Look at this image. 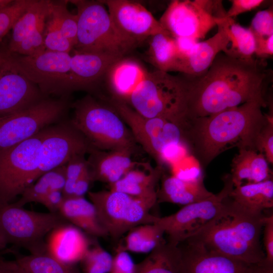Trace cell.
<instances>
[{
    "mask_svg": "<svg viewBox=\"0 0 273 273\" xmlns=\"http://www.w3.org/2000/svg\"><path fill=\"white\" fill-rule=\"evenodd\" d=\"M186 78L187 120L249 102L267 106V73L262 59L243 60L220 53L204 74L194 79Z\"/></svg>",
    "mask_w": 273,
    "mask_h": 273,
    "instance_id": "cell-1",
    "label": "cell"
},
{
    "mask_svg": "<svg viewBox=\"0 0 273 273\" xmlns=\"http://www.w3.org/2000/svg\"><path fill=\"white\" fill-rule=\"evenodd\" d=\"M266 107L259 102H249L209 116L188 119L183 129V144L204 167L233 147L257 151V138L268 120V114L261 110Z\"/></svg>",
    "mask_w": 273,
    "mask_h": 273,
    "instance_id": "cell-2",
    "label": "cell"
},
{
    "mask_svg": "<svg viewBox=\"0 0 273 273\" xmlns=\"http://www.w3.org/2000/svg\"><path fill=\"white\" fill-rule=\"evenodd\" d=\"M266 215L264 211H254L243 207L230 196L222 212L186 240L234 259L261 265L265 258L260 236Z\"/></svg>",
    "mask_w": 273,
    "mask_h": 273,
    "instance_id": "cell-3",
    "label": "cell"
},
{
    "mask_svg": "<svg viewBox=\"0 0 273 273\" xmlns=\"http://www.w3.org/2000/svg\"><path fill=\"white\" fill-rule=\"evenodd\" d=\"M71 123L86 138L91 146L104 151L138 148L131 131L114 108L90 95L71 103Z\"/></svg>",
    "mask_w": 273,
    "mask_h": 273,
    "instance_id": "cell-4",
    "label": "cell"
},
{
    "mask_svg": "<svg viewBox=\"0 0 273 273\" xmlns=\"http://www.w3.org/2000/svg\"><path fill=\"white\" fill-rule=\"evenodd\" d=\"M187 86L183 75L175 76L158 70L149 72L128 105L143 116L164 118L183 129L187 121Z\"/></svg>",
    "mask_w": 273,
    "mask_h": 273,
    "instance_id": "cell-5",
    "label": "cell"
},
{
    "mask_svg": "<svg viewBox=\"0 0 273 273\" xmlns=\"http://www.w3.org/2000/svg\"><path fill=\"white\" fill-rule=\"evenodd\" d=\"M77 8L76 43L72 51L125 56L134 47L115 27L101 1H68Z\"/></svg>",
    "mask_w": 273,
    "mask_h": 273,
    "instance_id": "cell-6",
    "label": "cell"
},
{
    "mask_svg": "<svg viewBox=\"0 0 273 273\" xmlns=\"http://www.w3.org/2000/svg\"><path fill=\"white\" fill-rule=\"evenodd\" d=\"M67 222L59 212L30 211L13 202L0 206V228L7 245L24 248L30 254L46 252L44 238Z\"/></svg>",
    "mask_w": 273,
    "mask_h": 273,
    "instance_id": "cell-7",
    "label": "cell"
},
{
    "mask_svg": "<svg viewBox=\"0 0 273 273\" xmlns=\"http://www.w3.org/2000/svg\"><path fill=\"white\" fill-rule=\"evenodd\" d=\"M223 187L208 198L184 205L176 212L164 217L153 215L151 223L167 236V242L177 245L191 238L216 218L226 205L234 187L231 175L222 178Z\"/></svg>",
    "mask_w": 273,
    "mask_h": 273,
    "instance_id": "cell-8",
    "label": "cell"
},
{
    "mask_svg": "<svg viewBox=\"0 0 273 273\" xmlns=\"http://www.w3.org/2000/svg\"><path fill=\"white\" fill-rule=\"evenodd\" d=\"M69 97H47L28 108L0 117V152L62 120L71 107Z\"/></svg>",
    "mask_w": 273,
    "mask_h": 273,
    "instance_id": "cell-9",
    "label": "cell"
},
{
    "mask_svg": "<svg viewBox=\"0 0 273 273\" xmlns=\"http://www.w3.org/2000/svg\"><path fill=\"white\" fill-rule=\"evenodd\" d=\"M87 194L101 225L115 241L136 226L151 223L153 206L141 199L110 190Z\"/></svg>",
    "mask_w": 273,
    "mask_h": 273,
    "instance_id": "cell-10",
    "label": "cell"
},
{
    "mask_svg": "<svg viewBox=\"0 0 273 273\" xmlns=\"http://www.w3.org/2000/svg\"><path fill=\"white\" fill-rule=\"evenodd\" d=\"M107 100L128 126L136 143L158 165L162 166L170 148L183 144V130L176 123L162 118L143 116L125 103L112 98Z\"/></svg>",
    "mask_w": 273,
    "mask_h": 273,
    "instance_id": "cell-11",
    "label": "cell"
},
{
    "mask_svg": "<svg viewBox=\"0 0 273 273\" xmlns=\"http://www.w3.org/2000/svg\"><path fill=\"white\" fill-rule=\"evenodd\" d=\"M47 127L31 138L0 152V206L12 203L36 181L39 150Z\"/></svg>",
    "mask_w": 273,
    "mask_h": 273,
    "instance_id": "cell-12",
    "label": "cell"
},
{
    "mask_svg": "<svg viewBox=\"0 0 273 273\" xmlns=\"http://www.w3.org/2000/svg\"><path fill=\"white\" fill-rule=\"evenodd\" d=\"M226 11L221 1L173 0L159 20L174 38H204Z\"/></svg>",
    "mask_w": 273,
    "mask_h": 273,
    "instance_id": "cell-13",
    "label": "cell"
},
{
    "mask_svg": "<svg viewBox=\"0 0 273 273\" xmlns=\"http://www.w3.org/2000/svg\"><path fill=\"white\" fill-rule=\"evenodd\" d=\"M92 148L70 120L47 127L40 148L36 179L47 172L65 165L73 156L88 154Z\"/></svg>",
    "mask_w": 273,
    "mask_h": 273,
    "instance_id": "cell-14",
    "label": "cell"
},
{
    "mask_svg": "<svg viewBox=\"0 0 273 273\" xmlns=\"http://www.w3.org/2000/svg\"><path fill=\"white\" fill-rule=\"evenodd\" d=\"M8 51L16 67L45 96L54 94L60 97L70 69V53L46 50L33 56H23Z\"/></svg>",
    "mask_w": 273,
    "mask_h": 273,
    "instance_id": "cell-15",
    "label": "cell"
},
{
    "mask_svg": "<svg viewBox=\"0 0 273 273\" xmlns=\"http://www.w3.org/2000/svg\"><path fill=\"white\" fill-rule=\"evenodd\" d=\"M47 97L14 64L7 46H0V117L28 108Z\"/></svg>",
    "mask_w": 273,
    "mask_h": 273,
    "instance_id": "cell-16",
    "label": "cell"
},
{
    "mask_svg": "<svg viewBox=\"0 0 273 273\" xmlns=\"http://www.w3.org/2000/svg\"><path fill=\"white\" fill-rule=\"evenodd\" d=\"M119 33L134 47L158 33L170 34L141 3L128 0L101 1Z\"/></svg>",
    "mask_w": 273,
    "mask_h": 273,
    "instance_id": "cell-17",
    "label": "cell"
},
{
    "mask_svg": "<svg viewBox=\"0 0 273 273\" xmlns=\"http://www.w3.org/2000/svg\"><path fill=\"white\" fill-rule=\"evenodd\" d=\"M178 246L181 254L180 273H259L263 264L247 263L209 251L188 240Z\"/></svg>",
    "mask_w": 273,
    "mask_h": 273,
    "instance_id": "cell-18",
    "label": "cell"
},
{
    "mask_svg": "<svg viewBox=\"0 0 273 273\" xmlns=\"http://www.w3.org/2000/svg\"><path fill=\"white\" fill-rule=\"evenodd\" d=\"M73 51L70 69L62 86L60 97L76 90L92 91L104 79L118 57L106 54Z\"/></svg>",
    "mask_w": 273,
    "mask_h": 273,
    "instance_id": "cell-19",
    "label": "cell"
},
{
    "mask_svg": "<svg viewBox=\"0 0 273 273\" xmlns=\"http://www.w3.org/2000/svg\"><path fill=\"white\" fill-rule=\"evenodd\" d=\"M82 231L67 222L52 230L46 240V252L59 261L71 265L80 262L90 247L93 239Z\"/></svg>",
    "mask_w": 273,
    "mask_h": 273,
    "instance_id": "cell-20",
    "label": "cell"
},
{
    "mask_svg": "<svg viewBox=\"0 0 273 273\" xmlns=\"http://www.w3.org/2000/svg\"><path fill=\"white\" fill-rule=\"evenodd\" d=\"M221 19L217 22V32L209 38L198 42L189 56L178 62L175 71L189 79L199 77L206 72L218 54L225 52L230 40Z\"/></svg>",
    "mask_w": 273,
    "mask_h": 273,
    "instance_id": "cell-21",
    "label": "cell"
},
{
    "mask_svg": "<svg viewBox=\"0 0 273 273\" xmlns=\"http://www.w3.org/2000/svg\"><path fill=\"white\" fill-rule=\"evenodd\" d=\"M133 153L128 150L104 151L92 148L86 159L92 181L111 185L121 179L138 164L132 161Z\"/></svg>",
    "mask_w": 273,
    "mask_h": 273,
    "instance_id": "cell-22",
    "label": "cell"
},
{
    "mask_svg": "<svg viewBox=\"0 0 273 273\" xmlns=\"http://www.w3.org/2000/svg\"><path fill=\"white\" fill-rule=\"evenodd\" d=\"M148 72L136 59L125 56L118 59L111 66L104 77L111 98L128 104L132 94Z\"/></svg>",
    "mask_w": 273,
    "mask_h": 273,
    "instance_id": "cell-23",
    "label": "cell"
},
{
    "mask_svg": "<svg viewBox=\"0 0 273 273\" xmlns=\"http://www.w3.org/2000/svg\"><path fill=\"white\" fill-rule=\"evenodd\" d=\"M136 166L121 179L109 185L110 190L125 193L154 206L157 202L156 188L163 175V168L157 165L152 168L148 165L143 170L135 168Z\"/></svg>",
    "mask_w": 273,
    "mask_h": 273,
    "instance_id": "cell-24",
    "label": "cell"
},
{
    "mask_svg": "<svg viewBox=\"0 0 273 273\" xmlns=\"http://www.w3.org/2000/svg\"><path fill=\"white\" fill-rule=\"evenodd\" d=\"M160 189L157 191V202L183 205L208 198L213 193L205 187L202 175L191 179H180L174 175H162Z\"/></svg>",
    "mask_w": 273,
    "mask_h": 273,
    "instance_id": "cell-25",
    "label": "cell"
},
{
    "mask_svg": "<svg viewBox=\"0 0 273 273\" xmlns=\"http://www.w3.org/2000/svg\"><path fill=\"white\" fill-rule=\"evenodd\" d=\"M230 174L234 187L272 179V172L264 155L250 148L239 149L232 160Z\"/></svg>",
    "mask_w": 273,
    "mask_h": 273,
    "instance_id": "cell-26",
    "label": "cell"
},
{
    "mask_svg": "<svg viewBox=\"0 0 273 273\" xmlns=\"http://www.w3.org/2000/svg\"><path fill=\"white\" fill-rule=\"evenodd\" d=\"M70 223L95 238L108 235L101 225L95 206L83 197L64 198L59 212Z\"/></svg>",
    "mask_w": 273,
    "mask_h": 273,
    "instance_id": "cell-27",
    "label": "cell"
},
{
    "mask_svg": "<svg viewBox=\"0 0 273 273\" xmlns=\"http://www.w3.org/2000/svg\"><path fill=\"white\" fill-rule=\"evenodd\" d=\"M181 254L178 245L164 241L140 262L134 273H180Z\"/></svg>",
    "mask_w": 273,
    "mask_h": 273,
    "instance_id": "cell-28",
    "label": "cell"
},
{
    "mask_svg": "<svg viewBox=\"0 0 273 273\" xmlns=\"http://www.w3.org/2000/svg\"><path fill=\"white\" fill-rule=\"evenodd\" d=\"M230 196L233 201L250 210L264 212L272 209V179L234 187Z\"/></svg>",
    "mask_w": 273,
    "mask_h": 273,
    "instance_id": "cell-29",
    "label": "cell"
},
{
    "mask_svg": "<svg viewBox=\"0 0 273 273\" xmlns=\"http://www.w3.org/2000/svg\"><path fill=\"white\" fill-rule=\"evenodd\" d=\"M50 0H35L17 20L7 46L13 52L21 41L40 24L45 22L50 12Z\"/></svg>",
    "mask_w": 273,
    "mask_h": 273,
    "instance_id": "cell-30",
    "label": "cell"
},
{
    "mask_svg": "<svg viewBox=\"0 0 273 273\" xmlns=\"http://www.w3.org/2000/svg\"><path fill=\"white\" fill-rule=\"evenodd\" d=\"M148 39L146 54L150 63L160 71H175L178 61L175 38L169 34L158 33Z\"/></svg>",
    "mask_w": 273,
    "mask_h": 273,
    "instance_id": "cell-31",
    "label": "cell"
},
{
    "mask_svg": "<svg viewBox=\"0 0 273 273\" xmlns=\"http://www.w3.org/2000/svg\"><path fill=\"white\" fill-rule=\"evenodd\" d=\"M220 21L230 40L229 47L224 53L243 60L253 59L255 39L250 29L242 26L233 18H222Z\"/></svg>",
    "mask_w": 273,
    "mask_h": 273,
    "instance_id": "cell-32",
    "label": "cell"
},
{
    "mask_svg": "<svg viewBox=\"0 0 273 273\" xmlns=\"http://www.w3.org/2000/svg\"><path fill=\"white\" fill-rule=\"evenodd\" d=\"M65 165L58 167L41 175L28 187L15 205L23 207L31 202L40 203L42 199L54 190L62 191L65 181Z\"/></svg>",
    "mask_w": 273,
    "mask_h": 273,
    "instance_id": "cell-33",
    "label": "cell"
},
{
    "mask_svg": "<svg viewBox=\"0 0 273 273\" xmlns=\"http://www.w3.org/2000/svg\"><path fill=\"white\" fill-rule=\"evenodd\" d=\"M163 231L156 224L149 223L136 226L128 232L123 248L135 253L150 252L165 240Z\"/></svg>",
    "mask_w": 273,
    "mask_h": 273,
    "instance_id": "cell-34",
    "label": "cell"
},
{
    "mask_svg": "<svg viewBox=\"0 0 273 273\" xmlns=\"http://www.w3.org/2000/svg\"><path fill=\"white\" fill-rule=\"evenodd\" d=\"M13 254L15 260L29 273H82L76 265L62 263L47 252L27 255Z\"/></svg>",
    "mask_w": 273,
    "mask_h": 273,
    "instance_id": "cell-35",
    "label": "cell"
},
{
    "mask_svg": "<svg viewBox=\"0 0 273 273\" xmlns=\"http://www.w3.org/2000/svg\"><path fill=\"white\" fill-rule=\"evenodd\" d=\"M68 1L50 0L49 13L74 48L76 43L77 16L68 10Z\"/></svg>",
    "mask_w": 273,
    "mask_h": 273,
    "instance_id": "cell-36",
    "label": "cell"
},
{
    "mask_svg": "<svg viewBox=\"0 0 273 273\" xmlns=\"http://www.w3.org/2000/svg\"><path fill=\"white\" fill-rule=\"evenodd\" d=\"M94 238L85 256L80 262L82 273H109L113 257Z\"/></svg>",
    "mask_w": 273,
    "mask_h": 273,
    "instance_id": "cell-37",
    "label": "cell"
},
{
    "mask_svg": "<svg viewBox=\"0 0 273 273\" xmlns=\"http://www.w3.org/2000/svg\"><path fill=\"white\" fill-rule=\"evenodd\" d=\"M43 36L46 50L70 53L73 49L72 44L64 35L50 13L45 21Z\"/></svg>",
    "mask_w": 273,
    "mask_h": 273,
    "instance_id": "cell-38",
    "label": "cell"
},
{
    "mask_svg": "<svg viewBox=\"0 0 273 273\" xmlns=\"http://www.w3.org/2000/svg\"><path fill=\"white\" fill-rule=\"evenodd\" d=\"M34 1L14 0L9 7L0 10V42Z\"/></svg>",
    "mask_w": 273,
    "mask_h": 273,
    "instance_id": "cell-39",
    "label": "cell"
},
{
    "mask_svg": "<svg viewBox=\"0 0 273 273\" xmlns=\"http://www.w3.org/2000/svg\"><path fill=\"white\" fill-rule=\"evenodd\" d=\"M44 24L45 22L40 24L26 36L13 53L23 56H33L45 51L46 49L43 36Z\"/></svg>",
    "mask_w": 273,
    "mask_h": 273,
    "instance_id": "cell-40",
    "label": "cell"
},
{
    "mask_svg": "<svg viewBox=\"0 0 273 273\" xmlns=\"http://www.w3.org/2000/svg\"><path fill=\"white\" fill-rule=\"evenodd\" d=\"M249 28L255 36L268 37L273 35L272 7L258 11L252 19Z\"/></svg>",
    "mask_w": 273,
    "mask_h": 273,
    "instance_id": "cell-41",
    "label": "cell"
},
{
    "mask_svg": "<svg viewBox=\"0 0 273 273\" xmlns=\"http://www.w3.org/2000/svg\"><path fill=\"white\" fill-rule=\"evenodd\" d=\"M268 120L260 131L256 142V150L262 153L269 164H273V116L268 114Z\"/></svg>",
    "mask_w": 273,
    "mask_h": 273,
    "instance_id": "cell-42",
    "label": "cell"
},
{
    "mask_svg": "<svg viewBox=\"0 0 273 273\" xmlns=\"http://www.w3.org/2000/svg\"><path fill=\"white\" fill-rule=\"evenodd\" d=\"M135 269V263L123 248V244H119L112 258L109 273H134Z\"/></svg>",
    "mask_w": 273,
    "mask_h": 273,
    "instance_id": "cell-43",
    "label": "cell"
},
{
    "mask_svg": "<svg viewBox=\"0 0 273 273\" xmlns=\"http://www.w3.org/2000/svg\"><path fill=\"white\" fill-rule=\"evenodd\" d=\"M85 155L73 156L65 164L66 180L76 181L87 169Z\"/></svg>",
    "mask_w": 273,
    "mask_h": 273,
    "instance_id": "cell-44",
    "label": "cell"
},
{
    "mask_svg": "<svg viewBox=\"0 0 273 273\" xmlns=\"http://www.w3.org/2000/svg\"><path fill=\"white\" fill-rule=\"evenodd\" d=\"M265 262L273 265V214L267 215L263 225Z\"/></svg>",
    "mask_w": 273,
    "mask_h": 273,
    "instance_id": "cell-45",
    "label": "cell"
},
{
    "mask_svg": "<svg viewBox=\"0 0 273 273\" xmlns=\"http://www.w3.org/2000/svg\"><path fill=\"white\" fill-rule=\"evenodd\" d=\"M232 5L226 12L224 18H233L239 15L251 11L259 7L264 3L263 0H232Z\"/></svg>",
    "mask_w": 273,
    "mask_h": 273,
    "instance_id": "cell-46",
    "label": "cell"
},
{
    "mask_svg": "<svg viewBox=\"0 0 273 273\" xmlns=\"http://www.w3.org/2000/svg\"><path fill=\"white\" fill-rule=\"evenodd\" d=\"M255 54L261 59L273 55V35L268 37L255 36Z\"/></svg>",
    "mask_w": 273,
    "mask_h": 273,
    "instance_id": "cell-47",
    "label": "cell"
},
{
    "mask_svg": "<svg viewBox=\"0 0 273 273\" xmlns=\"http://www.w3.org/2000/svg\"><path fill=\"white\" fill-rule=\"evenodd\" d=\"M64 197L61 190H54L47 194L40 203L51 213H58Z\"/></svg>",
    "mask_w": 273,
    "mask_h": 273,
    "instance_id": "cell-48",
    "label": "cell"
},
{
    "mask_svg": "<svg viewBox=\"0 0 273 273\" xmlns=\"http://www.w3.org/2000/svg\"><path fill=\"white\" fill-rule=\"evenodd\" d=\"M174 38L178 58V62L188 57L199 41L188 37H179Z\"/></svg>",
    "mask_w": 273,
    "mask_h": 273,
    "instance_id": "cell-49",
    "label": "cell"
},
{
    "mask_svg": "<svg viewBox=\"0 0 273 273\" xmlns=\"http://www.w3.org/2000/svg\"><path fill=\"white\" fill-rule=\"evenodd\" d=\"M92 180L87 169L75 182L73 197H83L88 193Z\"/></svg>",
    "mask_w": 273,
    "mask_h": 273,
    "instance_id": "cell-50",
    "label": "cell"
},
{
    "mask_svg": "<svg viewBox=\"0 0 273 273\" xmlns=\"http://www.w3.org/2000/svg\"><path fill=\"white\" fill-rule=\"evenodd\" d=\"M0 273H29L15 260L0 259Z\"/></svg>",
    "mask_w": 273,
    "mask_h": 273,
    "instance_id": "cell-51",
    "label": "cell"
},
{
    "mask_svg": "<svg viewBox=\"0 0 273 273\" xmlns=\"http://www.w3.org/2000/svg\"><path fill=\"white\" fill-rule=\"evenodd\" d=\"M259 273H273V265H269L265 262L262 265Z\"/></svg>",
    "mask_w": 273,
    "mask_h": 273,
    "instance_id": "cell-52",
    "label": "cell"
},
{
    "mask_svg": "<svg viewBox=\"0 0 273 273\" xmlns=\"http://www.w3.org/2000/svg\"><path fill=\"white\" fill-rule=\"evenodd\" d=\"M7 244L0 228V252L7 250Z\"/></svg>",
    "mask_w": 273,
    "mask_h": 273,
    "instance_id": "cell-53",
    "label": "cell"
},
{
    "mask_svg": "<svg viewBox=\"0 0 273 273\" xmlns=\"http://www.w3.org/2000/svg\"><path fill=\"white\" fill-rule=\"evenodd\" d=\"M14 1V0H0V10L9 7Z\"/></svg>",
    "mask_w": 273,
    "mask_h": 273,
    "instance_id": "cell-54",
    "label": "cell"
},
{
    "mask_svg": "<svg viewBox=\"0 0 273 273\" xmlns=\"http://www.w3.org/2000/svg\"><path fill=\"white\" fill-rule=\"evenodd\" d=\"M0 258H1V257H0Z\"/></svg>",
    "mask_w": 273,
    "mask_h": 273,
    "instance_id": "cell-55",
    "label": "cell"
}]
</instances>
